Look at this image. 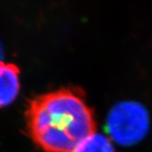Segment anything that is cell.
<instances>
[{
  "label": "cell",
  "instance_id": "1",
  "mask_svg": "<svg viewBox=\"0 0 152 152\" xmlns=\"http://www.w3.org/2000/svg\"><path fill=\"white\" fill-rule=\"evenodd\" d=\"M28 131L45 152H73L95 132L94 112L83 94L61 88L32 99L26 110Z\"/></svg>",
  "mask_w": 152,
  "mask_h": 152
},
{
  "label": "cell",
  "instance_id": "2",
  "mask_svg": "<svg viewBox=\"0 0 152 152\" xmlns=\"http://www.w3.org/2000/svg\"><path fill=\"white\" fill-rule=\"evenodd\" d=\"M148 130V112L137 102L125 101L116 104L106 118L107 137L114 143L124 147L140 142Z\"/></svg>",
  "mask_w": 152,
  "mask_h": 152
},
{
  "label": "cell",
  "instance_id": "3",
  "mask_svg": "<svg viewBox=\"0 0 152 152\" xmlns=\"http://www.w3.org/2000/svg\"><path fill=\"white\" fill-rule=\"evenodd\" d=\"M20 92V73L13 63L0 61V108L11 105Z\"/></svg>",
  "mask_w": 152,
  "mask_h": 152
},
{
  "label": "cell",
  "instance_id": "4",
  "mask_svg": "<svg viewBox=\"0 0 152 152\" xmlns=\"http://www.w3.org/2000/svg\"><path fill=\"white\" fill-rule=\"evenodd\" d=\"M73 152H115V149L107 136L94 132L83 140Z\"/></svg>",
  "mask_w": 152,
  "mask_h": 152
},
{
  "label": "cell",
  "instance_id": "5",
  "mask_svg": "<svg viewBox=\"0 0 152 152\" xmlns=\"http://www.w3.org/2000/svg\"><path fill=\"white\" fill-rule=\"evenodd\" d=\"M3 57V46L1 44V42H0V60Z\"/></svg>",
  "mask_w": 152,
  "mask_h": 152
}]
</instances>
